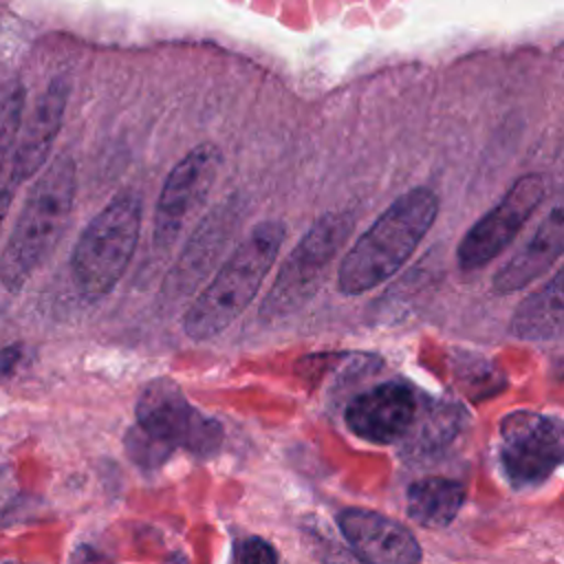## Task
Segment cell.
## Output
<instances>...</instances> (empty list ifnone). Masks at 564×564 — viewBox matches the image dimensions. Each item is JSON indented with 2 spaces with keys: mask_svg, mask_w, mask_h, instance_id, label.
Returning <instances> with one entry per match:
<instances>
[{
  "mask_svg": "<svg viewBox=\"0 0 564 564\" xmlns=\"http://www.w3.org/2000/svg\"><path fill=\"white\" fill-rule=\"evenodd\" d=\"M337 524L361 564H419L423 557L414 533L379 511L350 507L337 516Z\"/></svg>",
  "mask_w": 564,
  "mask_h": 564,
  "instance_id": "obj_11",
  "label": "cell"
},
{
  "mask_svg": "<svg viewBox=\"0 0 564 564\" xmlns=\"http://www.w3.org/2000/svg\"><path fill=\"white\" fill-rule=\"evenodd\" d=\"M284 234L286 229L280 220H262L251 227L247 238L231 251L187 308L183 330L189 339H212L238 319L271 271Z\"/></svg>",
  "mask_w": 564,
  "mask_h": 564,
  "instance_id": "obj_2",
  "label": "cell"
},
{
  "mask_svg": "<svg viewBox=\"0 0 564 564\" xmlns=\"http://www.w3.org/2000/svg\"><path fill=\"white\" fill-rule=\"evenodd\" d=\"M4 564H18V562H4Z\"/></svg>",
  "mask_w": 564,
  "mask_h": 564,
  "instance_id": "obj_20",
  "label": "cell"
},
{
  "mask_svg": "<svg viewBox=\"0 0 564 564\" xmlns=\"http://www.w3.org/2000/svg\"><path fill=\"white\" fill-rule=\"evenodd\" d=\"M562 423L555 416L516 410L500 421L498 458L516 489L544 482L562 463Z\"/></svg>",
  "mask_w": 564,
  "mask_h": 564,
  "instance_id": "obj_7",
  "label": "cell"
},
{
  "mask_svg": "<svg viewBox=\"0 0 564 564\" xmlns=\"http://www.w3.org/2000/svg\"><path fill=\"white\" fill-rule=\"evenodd\" d=\"M24 115V88L11 82L0 90V227L18 189L11 176V161Z\"/></svg>",
  "mask_w": 564,
  "mask_h": 564,
  "instance_id": "obj_16",
  "label": "cell"
},
{
  "mask_svg": "<svg viewBox=\"0 0 564 564\" xmlns=\"http://www.w3.org/2000/svg\"><path fill=\"white\" fill-rule=\"evenodd\" d=\"M564 249V212L560 205L551 209V214L540 223L529 242L509 258L494 275L491 291L498 295H507L511 291L524 289L538 275L546 273Z\"/></svg>",
  "mask_w": 564,
  "mask_h": 564,
  "instance_id": "obj_13",
  "label": "cell"
},
{
  "mask_svg": "<svg viewBox=\"0 0 564 564\" xmlns=\"http://www.w3.org/2000/svg\"><path fill=\"white\" fill-rule=\"evenodd\" d=\"M220 163V150L214 143H200L170 170L154 212V242L159 247H170L178 238L189 216L207 198Z\"/></svg>",
  "mask_w": 564,
  "mask_h": 564,
  "instance_id": "obj_9",
  "label": "cell"
},
{
  "mask_svg": "<svg viewBox=\"0 0 564 564\" xmlns=\"http://www.w3.org/2000/svg\"><path fill=\"white\" fill-rule=\"evenodd\" d=\"M416 394L403 381L379 383L355 397L346 408V425L350 432L377 445L403 441L416 423Z\"/></svg>",
  "mask_w": 564,
  "mask_h": 564,
  "instance_id": "obj_10",
  "label": "cell"
},
{
  "mask_svg": "<svg viewBox=\"0 0 564 564\" xmlns=\"http://www.w3.org/2000/svg\"><path fill=\"white\" fill-rule=\"evenodd\" d=\"M77 192V170L68 154L57 156L31 187L0 258V282L20 291L59 242Z\"/></svg>",
  "mask_w": 564,
  "mask_h": 564,
  "instance_id": "obj_3",
  "label": "cell"
},
{
  "mask_svg": "<svg viewBox=\"0 0 564 564\" xmlns=\"http://www.w3.org/2000/svg\"><path fill=\"white\" fill-rule=\"evenodd\" d=\"M465 502V485L454 478L425 476L414 480L405 494L408 516L425 529L447 527Z\"/></svg>",
  "mask_w": 564,
  "mask_h": 564,
  "instance_id": "obj_15",
  "label": "cell"
},
{
  "mask_svg": "<svg viewBox=\"0 0 564 564\" xmlns=\"http://www.w3.org/2000/svg\"><path fill=\"white\" fill-rule=\"evenodd\" d=\"M73 564H106V560L97 551L88 546H79L73 555Z\"/></svg>",
  "mask_w": 564,
  "mask_h": 564,
  "instance_id": "obj_18",
  "label": "cell"
},
{
  "mask_svg": "<svg viewBox=\"0 0 564 564\" xmlns=\"http://www.w3.org/2000/svg\"><path fill=\"white\" fill-rule=\"evenodd\" d=\"M436 214L438 198L430 187L419 185L401 194L341 258L339 291L361 295L392 278L416 251Z\"/></svg>",
  "mask_w": 564,
  "mask_h": 564,
  "instance_id": "obj_1",
  "label": "cell"
},
{
  "mask_svg": "<svg viewBox=\"0 0 564 564\" xmlns=\"http://www.w3.org/2000/svg\"><path fill=\"white\" fill-rule=\"evenodd\" d=\"M546 196L542 174L520 176L507 194L463 236L456 260L463 271L480 269L505 251Z\"/></svg>",
  "mask_w": 564,
  "mask_h": 564,
  "instance_id": "obj_8",
  "label": "cell"
},
{
  "mask_svg": "<svg viewBox=\"0 0 564 564\" xmlns=\"http://www.w3.org/2000/svg\"><path fill=\"white\" fill-rule=\"evenodd\" d=\"M170 564H185L183 560H174V562H170Z\"/></svg>",
  "mask_w": 564,
  "mask_h": 564,
  "instance_id": "obj_19",
  "label": "cell"
},
{
  "mask_svg": "<svg viewBox=\"0 0 564 564\" xmlns=\"http://www.w3.org/2000/svg\"><path fill=\"white\" fill-rule=\"evenodd\" d=\"M141 231V198L137 192H119L82 231L70 269L79 291L95 300L115 289L123 278Z\"/></svg>",
  "mask_w": 564,
  "mask_h": 564,
  "instance_id": "obj_4",
  "label": "cell"
},
{
  "mask_svg": "<svg viewBox=\"0 0 564 564\" xmlns=\"http://www.w3.org/2000/svg\"><path fill=\"white\" fill-rule=\"evenodd\" d=\"M562 271H555L546 284L529 293L509 319V333L524 341H549L562 335Z\"/></svg>",
  "mask_w": 564,
  "mask_h": 564,
  "instance_id": "obj_14",
  "label": "cell"
},
{
  "mask_svg": "<svg viewBox=\"0 0 564 564\" xmlns=\"http://www.w3.org/2000/svg\"><path fill=\"white\" fill-rule=\"evenodd\" d=\"M137 427L167 452L178 447L198 458H209L223 443L220 423L194 408L170 379L143 386L137 399Z\"/></svg>",
  "mask_w": 564,
  "mask_h": 564,
  "instance_id": "obj_6",
  "label": "cell"
},
{
  "mask_svg": "<svg viewBox=\"0 0 564 564\" xmlns=\"http://www.w3.org/2000/svg\"><path fill=\"white\" fill-rule=\"evenodd\" d=\"M234 564H278V553L275 549L258 535H249L242 538L236 544V553H234Z\"/></svg>",
  "mask_w": 564,
  "mask_h": 564,
  "instance_id": "obj_17",
  "label": "cell"
},
{
  "mask_svg": "<svg viewBox=\"0 0 564 564\" xmlns=\"http://www.w3.org/2000/svg\"><path fill=\"white\" fill-rule=\"evenodd\" d=\"M355 218L348 212H330L317 218L282 262L260 317L275 322L300 311L319 289L330 262L348 240Z\"/></svg>",
  "mask_w": 564,
  "mask_h": 564,
  "instance_id": "obj_5",
  "label": "cell"
},
{
  "mask_svg": "<svg viewBox=\"0 0 564 564\" xmlns=\"http://www.w3.org/2000/svg\"><path fill=\"white\" fill-rule=\"evenodd\" d=\"M68 93V82L64 77H55L37 97L24 128L20 126L11 161V176L15 185L35 176L48 159L53 141L62 128Z\"/></svg>",
  "mask_w": 564,
  "mask_h": 564,
  "instance_id": "obj_12",
  "label": "cell"
}]
</instances>
